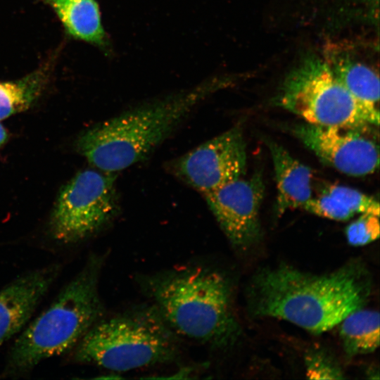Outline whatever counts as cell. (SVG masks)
<instances>
[{
  "label": "cell",
  "instance_id": "cell-3",
  "mask_svg": "<svg viewBox=\"0 0 380 380\" xmlns=\"http://www.w3.org/2000/svg\"><path fill=\"white\" fill-rule=\"evenodd\" d=\"M221 87L216 80L156 100L98 123L83 132L76 148L98 170L117 172L146 158L194 107Z\"/></svg>",
  "mask_w": 380,
  "mask_h": 380
},
{
  "label": "cell",
  "instance_id": "cell-16",
  "mask_svg": "<svg viewBox=\"0 0 380 380\" xmlns=\"http://www.w3.org/2000/svg\"><path fill=\"white\" fill-rule=\"evenodd\" d=\"M52 63L47 61L13 81L0 82V120L29 109L45 90Z\"/></svg>",
  "mask_w": 380,
  "mask_h": 380
},
{
  "label": "cell",
  "instance_id": "cell-6",
  "mask_svg": "<svg viewBox=\"0 0 380 380\" xmlns=\"http://www.w3.org/2000/svg\"><path fill=\"white\" fill-rule=\"evenodd\" d=\"M275 103L322 127H378L379 112L357 100L334 76L324 61L304 59L286 77Z\"/></svg>",
  "mask_w": 380,
  "mask_h": 380
},
{
  "label": "cell",
  "instance_id": "cell-10",
  "mask_svg": "<svg viewBox=\"0 0 380 380\" xmlns=\"http://www.w3.org/2000/svg\"><path fill=\"white\" fill-rule=\"evenodd\" d=\"M265 186L260 173L241 177L204 195L223 233L234 248L246 250L262 236L260 208Z\"/></svg>",
  "mask_w": 380,
  "mask_h": 380
},
{
  "label": "cell",
  "instance_id": "cell-4",
  "mask_svg": "<svg viewBox=\"0 0 380 380\" xmlns=\"http://www.w3.org/2000/svg\"><path fill=\"white\" fill-rule=\"evenodd\" d=\"M103 262V256L91 255L51 304L24 327L9 350L1 377L26 375L42 361L73 350L103 317L99 293Z\"/></svg>",
  "mask_w": 380,
  "mask_h": 380
},
{
  "label": "cell",
  "instance_id": "cell-14",
  "mask_svg": "<svg viewBox=\"0 0 380 380\" xmlns=\"http://www.w3.org/2000/svg\"><path fill=\"white\" fill-rule=\"evenodd\" d=\"M324 61L334 76L360 101L379 110V79L369 65L355 59L351 54L329 49Z\"/></svg>",
  "mask_w": 380,
  "mask_h": 380
},
{
  "label": "cell",
  "instance_id": "cell-5",
  "mask_svg": "<svg viewBox=\"0 0 380 380\" xmlns=\"http://www.w3.org/2000/svg\"><path fill=\"white\" fill-rule=\"evenodd\" d=\"M75 361L126 372L175 360L177 334L154 306L101 319L74 348Z\"/></svg>",
  "mask_w": 380,
  "mask_h": 380
},
{
  "label": "cell",
  "instance_id": "cell-11",
  "mask_svg": "<svg viewBox=\"0 0 380 380\" xmlns=\"http://www.w3.org/2000/svg\"><path fill=\"white\" fill-rule=\"evenodd\" d=\"M59 270L57 264L36 269L0 289V346L24 329Z\"/></svg>",
  "mask_w": 380,
  "mask_h": 380
},
{
  "label": "cell",
  "instance_id": "cell-15",
  "mask_svg": "<svg viewBox=\"0 0 380 380\" xmlns=\"http://www.w3.org/2000/svg\"><path fill=\"white\" fill-rule=\"evenodd\" d=\"M56 12L72 37L96 45L105 44V32L95 0H44Z\"/></svg>",
  "mask_w": 380,
  "mask_h": 380
},
{
  "label": "cell",
  "instance_id": "cell-8",
  "mask_svg": "<svg viewBox=\"0 0 380 380\" xmlns=\"http://www.w3.org/2000/svg\"><path fill=\"white\" fill-rule=\"evenodd\" d=\"M246 167V144L240 126L200 144L169 166L174 175L203 195L243 177Z\"/></svg>",
  "mask_w": 380,
  "mask_h": 380
},
{
  "label": "cell",
  "instance_id": "cell-9",
  "mask_svg": "<svg viewBox=\"0 0 380 380\" xmlns=\"http://www.w3.org/2000/svg\"><path fill=\"white\" fill-rule=\"evenodd\" d=\"M374 127L296 125L291 132L325 164L354 177L370 175L379 167Z\"/></svg>",
  "mask_w": 380,
  "mask_h": 380
},
{
  "label": "cell",
  "instance_id": "cell-2",
  "mask_svg": "<svg viewBox=\"0 0 380 380\" xmlns=\"http://www.w3.org/2000/svg\"><path fill=\"white\" fill-rule=\"evenodd\" d=\"M141 285L176 334L217 348L239 335L232 286L217 270L183 267L147 276Z\"/></svg>",
  "mask_w": 380,
  "mask_h": 380
},
{
  "label": "cell",
  "instance_id": "cell-12",
  "mask_svg": "<svg viewBox=\"0 0 380 380\" xmlns=\"http://www.w3.org/2000/svg\"><path fill=\"white\" fill-rule=\"evenodd\" d=\"M277 184L275 211L278 216L288 210L303 208L318 192V179L307 165L289 154L279 144L267 141Z\"/></svg>",
  "mask_w": 380,
  "mask_h": 380
},
{
  "label": "cell",
  "instance_id": "cell-19",
  "mask_svg": "<svg viewBox=\"0 0 380 380\" xmlns=\"http://www.w3.org/2000/svg\"><path fill=\"white\" fill-rule=\"evenodd\" d=\"M307 376L313 379H344L341 367L327 353L320 350L312 351L305 357Z\"/></svg>",
  "mask_w": 380,
  "mask_h": 380
},
{
  "label": "cell",
  "instance_id": "cell-7",
  "mask_svg": "<svg viewBox=\"0 0 380 380\" xmlns=\"http://www.w3.org/2000/svg\"><path fill=\"white\" fill-rule=\"evenodd\" d=\"M116 174L84 170L61 189L51 213L49 228L51 237L72 244L98 232L118 211Z\"/></svg>",
  "mask_w": 380,
  "mask_h": 380
},
{
  "label": "cell",
  "instance_id": "cell-13",
  "mask_svg": "<svg viewBox=\"0 0 380 380\" xmlns=\"http://www.w3.org/2000/svg\"><path fill=\"white\" fill-rule=\"evenodd\" d=\"M303 209L330 220L347 221L363 213L379 214V203L373 197L357 189L324 184Z\"/></svg>",
  "mask_w": 380,
  "mask_h": 380
},
{
  "label": "cell",
  "instance_id": "cell-20",
  "mask_svg": "<svg viewBox=\"0 0 380 380\" xmlns=\"http://www.w3.org/2000/svg\"><path fill=\"white\" fill-rule=\"evenodd\" d=\"M8 132L6 128L0 123V147L8 140Z\"/></svg>",
  "mask_w": 380,
  "mask_h": 380
},
{
  "label": "cell",
  "instance_id": "cell-17",
  "mask_svg": "<svg viewBox=\"0 0 380 380\" xmlns=\"http://www.w3.org/2000/svg\"><path fill=\"white\" fill-rule=\"evenodd\" d=\"M379 313L378 311L357 309L343 318L337 325L343 348L349 356L365 355L379 346Z\"/></svg>",
  "mask_w": 380,
  "mask_h": 380
},
{
  "label": "cell",
  "instance_id": "cell-1",
  "mask_svg": "<svg viewBox=\"0 0 380 380\" xmlns=\"http://www.w3.org/2000/svg\"><path fill=\"white\" fill-rule=\"evenodd\" d=\"M371 286L367 270L357 261L322 274L283 265L258 272L248 287L247 300L255 316L281 319L319 334L363 308Z\"/></svg>",
  "mask_w": 380,
  "mask_h": 380
},
{
  "label": "cell",
  "instance_id": "cell-18",
  "mask_svg": "<svg viewBox=\"0 0 380 380\" xmlns=\"http://www.w3.org/2000/svg\"><path fill=\"white\" fill-rule=\"evenodd\" d=\"M348 243L353 246L367 245L379 236V214L363 213L346 229Z\"/></svg>",
  "mask_w": 380,
  "mask_h": 380
}]
</instances>
